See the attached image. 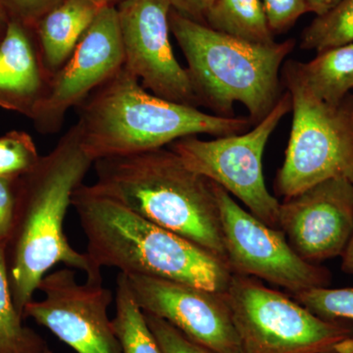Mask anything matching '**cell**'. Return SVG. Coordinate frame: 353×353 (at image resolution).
<instances>
[{
    "instance_id": "obj_16",
    "label": "cell",
    "mask_w": 353,
    "mask_h": 353,
    "mask_svg": "<svg viewBox=\"0 0 353 353\" xmlns=\"http://www.w3.org/2000/svg\"><path fill=\"white\" fill-rule=\"evenodd\" d=\"M101 8L88 0H63L34 26L43 65L51 76L68 61Z\"/></svg>"
},
{
    "instance_id": "obj_34",
    "label": "cell",
    "mask_w": 353,
    "mask_h": 353,
    "mask_svg": "<svg viewBox=\"0 0 353 353\" xmlns=\"http://www.w3.org/2000/svg\"><path fill=\"white\" fill-rule=\"evenodd\" d=\"M352 117H353V106H352Z\"/></svg>"
},
{
    "instance_id": "obj_11",
    "label": "cell",
    "mask_w": 353,
    "mask_h": 353,
    "mask_svg": "<svg viewBox=\"0 0 353 353\" xmlns=\"http://www.w3.org/2000/svg\"><path fill=\"white\" fill-rule=\"evenodd\" d=\"M124 66L116 6H103L68 61L51 78L50 88L30 119L43 134H57L72 108H78L95 90Z\"/></svg>"
},
{
    "instance_id": "obj_5",
    "label": "cell",
    "mask_w": 353,
    "mask_h": 353,
    "mask_svg": "<svg viewBox=\"0 0 353 353\" xmlns=\"http://www.w3.org/2000/svg\"><path fill=\"white\" fill-rule=\"evenodd\" d=\"M169 24L187 60L199 105L229 116L234 104L241 103L250 113V122L266 117L281 97L279 73L294 48V41L250 43L174 10Z\"/></svg>"
},
{
    "instance_id": "obj_28",
    "label": "cell",
    "mask_w": 353,
    "mask_h": 353,
    "mask_svg": "<svg viewBox=\"0 0 353 353\" xmlns=\"http://www.w3.org/2000/svg\"><path fill=\"white\" fill-rule=\"evenodd\" d=\"M172 10L196 22L205 23L214 0H168Z\"/></svg>"
},
{
    "instance_id": "obj_4",
    "label": "cell",
    "mask_w": 353,
    "mask_h": 353,
    "mask_svg": "<svg viewBox=\"0 0 353 353\" xmlns=\"http://www.w3.org/2000/svg\"><path fill=\"white\" fill-rule=\"evenodd\" d=\"M79 108L81 145L92 161L150 152L199 134L245 132L250 120L212 115L152 94L124 66Z\"/></svg>"
},
{
    "instance_id": "obj_26",
    "label": "cell",
    "mask_w": 353,
    "mask_h": 353,
    "mask_svg": "<svg viewBox=\"0 0 353 353\" xmlns=\"http://www.w3.org/2000/svg\"><path fill=\"white\" fill-rule=\"evenodd\" d=\"M63 0H0V9L9 21L34 28L39 20Z\"/></svg>"
},
{
    "instance_id": "obj_8",
    "label": "cell",
    "mask_w": 353,
    "mask_h": 353,
    "mask_svg": "<svg viewBox=\"0 0 353 353\" xmlns=\"http://www.w3.org/2000/svg\"><path fill=\"white\" fill-rule=\"evenodd\" d=\"M290 110L292 99L287 92L252 131L212 141L185 137L169 148L190 170L240 199L262 222L280 229L281 203L265 185L262 158L272 132Z\"/></svg>"
},
{
    "instance_id": "obj_21",
    "label": "cell",
    "mask_w": 353,
    "mask_h": 353,
    "mask_svg": "<svg viewBox=\"0 0 353 353\" xmlns=\"http://www.w3.org/2000/svg\"><path fill=\"white\" fill-rule=\"evenodd\" d=\"M353 43V0H341L304 30L303 50L319 51Z\"/></svg>"
},
{
    "instance_id": "obj_15",
    "label": "cell",
    "mask_w": 353,
    "mask_h": 353,
    "mask_svg": "<svg viewBox=\"0 0 353 353\" xmlns=\"http://www.w3.org/2000/svg\"><path fill=\"white\" fill-rule=\"evenodd\" d=\"M34 28L9 21L0 41V108L30 118L50 88Z\"/></svg>"
},
{
    "instance_id": "obj_19",
    "label": "cell",
    "mask_w": 353,
    "mask_h": 353,
    "mask_svg": "<svg viewBox=\"0 0 353 353\" xmlns=\"http://www.w3.org/2000/svg\"><path fill=\"white\" fill-rule=\"evenodd\" d=\"M41 334L24 324L14 304L7 268L6 245H0V353H46Z\"/></svg>"
},
{
    "instance_id": "obj_13",
    "label": "cell",
    "mask_w": 353,
    "mask_h": 353,
    "mask_svg": "<svg viewBox=\"0 0 353 353\" xmlns=\"http://www.w3.org/2000/svg\"><path fill=\"white\" fill-rule=\"evenodd\" d=\"M127 276V275H126ZM139 307L217 353H243L223 294L165 279L127 276Z\"/></svg>"
},
{
    "instance_id": "obj_22",
    "label": "cell",
    "mask_w": 353,
    "mask_h": 353,
    "mask_svg": "<svg viewBox=\"0 0 353 353\" xmlns=\"http://www.w3.org/2000/svg\"><path fill=\"white\" fill-rule=\"evenodd\" d=\"M294 299L322 319L353 323V288H314L294 294Z\"/></svg>"
},
{
    "instance_id": "obj_27",
    "label": "cell",
    "mask_w": 353,
    "mask_h": 353,
    "mask_svg": "<svg viewBox=\"0 0 353 353\" xmlns=\"http://www.w3.org/2000/svg\"><path fill=\"white\" fill-rule=\"evenodd\" d=\"M18 178L0 176V245H6L12 229Z\"/></svg>"
},
{
    "instance_id": "obj_24",
    "label": "cell",
    "mask_w": 353,
    "mask_h": 353,
    "mask_svg": "<svg viewBox=\"0 0 353 353\" xmlns=\"http://www.w3.org/2000/svg\"><path fill=\"white\" fill-rule=\"evenodd\" d=\"M145 316L148 328L162 353H217L190 340L168 322L145 313Z\"/></svg>"
},
{
    "instance_id": "obj_17",
    "label": "cell",
    "mask_w": 353,
    "mask_h": 353,
    "mask_svg": "<svg viewBox=\"0 0 353 353\" xmlns=\"http://www.w3.org/2000/svg\"><path fill=\"white\" fill-rule=\"evenodd\" d=\"M306 87L320 101L339 106L353 90V43L319 51L308 63L297 62Z\"/></svg>"
},
{
    "instance_id": "obj_20",
    "label": "cell",
    "mask_w": 353,
    "mask_h": 353,
    "mask_svg": "<svg viewBox=\"0 0 353 353\" xmlns=\"http://www.w3.org/2000/svg\"><path fill=\"white\" fill-rule=\"evenodd\" d=\"M123 353H162L128 283L119 273L116 280L115 315L112 319Z\"/></svg>"
},
{
    "instance_id": "obj_10",
    "label": "cell",
    "mask_w": 353,
    "mask_h": 353,
    "mask_svg": "<svg viewBox=\"0 0 353 353\" xmlns=\"http://www.w3.org/2000/svg\"><path fill=\"white\" fill-rule=\"evenodd\" d=\"M38 290L41 301H30L23 317L50 330L77 353H123L119 339L109 319L112 292L103 281L77 282L74 269L46 274Z\"/></svg>"
},
{
    "instance_id": "obj_30",
    "label": "cell",
    "mask_w": 353,
    "mask_h": 353,
    "mask_svg": "<svg viewBox=\"0 0 353 353\" xmlns=\"http://www.w3.org/2000/svg\"><path fill=\"white\" fill-rule=\"evenodd\" d=\"M341 269L347 274L353 276V236L345 252L341 254Z\"/></svg>"
},
{
    "instance_id": "obj_33",
    "label": "cell",
    "mask_w": 353,
    "mask_h": 353,
    "mask_svg": "<svg viewBox=\"0 0 353 353\" xmlns=\"http://www.w3.org/2000/svg\"><path fill=\"white\" fill-rule=\"evenodd\" d=\"M46 353H53V352H52V350H48V352H46Z\"/></svg>"
},
{
    "instance_id": "obj_23",
    "label": "cell",
    "mask_w": 353,
    "mask_h": 353,
    "mask_svg": "<svg viewBox=\"0 0 353 353\" xmlns=\"http://www.w3.org/2000/svg\"><path fill=\"white\" fill-rule=\"evenodd\" d=\"M41 155L31 134L10 131L0 137V176L18 178L32 170Z\"/></svg>"
},
{
    "instance_id": "obj_32",
    "label": "cell",
    "mask_w": 353,
    "mask_h": 353,
    "mask_svg": "<svg viewBox=\"0 0 353 353\" xmlns=\"http://www.w3.org/2000/svg\"><path fill=\"white\" fill-rule=\"evenodd\" d=\"M88 1L92 2V3L97 4V6H117L122 0H88Z\"/></svg>"
},
{
    "instance_id": "obj_35",
    "label": "cell",
    "mask_w": 353,
    "mask_h": 353,
    "mask_svg": "<svg viewBox=\"0 0 353 353\" xmlns=\"http://www.w3.org/2000/svg\"><path fill=\"white\" fill-rule=\"evenodd\" d=\"M352 185H353V183H352Z\"/></svg>"
},
{
    "instance_id": "obj_1",
    "label": "cell",
    "mask_w": 353,
    "mask_h": 353,
    "mask_svg": "<svg viewBox=\"0 0 353 353\" xmlns=\"http://www.w3.org/2000/svg\"><path fill=\"white\" fill-rule=\"evenodd\" d=\"M92 165L74 125L48 154L18 179L6 253L11 294L22 317L39 283L55 265L83 271L87 280L103 281L102 271L95 268L87 253L72 248L64 233L72 196Z\"/></svg>"
},
{
    "instance_id": "obj_18",
    "label": "cell",
    "mask_w": 353,
    "mask_h": 353,
    "mask_svg": "<svg viewBox=\"0 0 353 353\" xmlns=\"http://www.w3.org/2000/svg\"><path fill=\"white\" fill-rule=\"evenodd\" d=\"M204 24L250 43H275L261 0H214Z\"/></svg>"
},
{
    "instance_id": "obj_7",
    "label": "cell",
    "mask_w": 353,
    "mask_h": 353,
    "mask_svg": "<svg viewBox=\"0 0 353 353\" xmlns=\"http://www.w3.org/2000/svg\"><path fill=\"white\" fill-rule=\"evenodd\" d=\"M284 81L292 99V125L276 188L285 199L334 178L353 183V102L332 106L306 87L297 62L288 61Z\"/></svg>"
},
{
    "instance_id": "obj_31",
    "label": "cell",
    "mask_w": 353,
    "mask_h": 353,
    "mask_svg": "<svg viewBox=\"0 0 353 353\" xmlns=\"http://www.w3.org/2000/svg\"><path fill=\"white\" fill-rule=\"evenodd\" d=\"M8 18L6 17V14L2 12L1 9H0V41H2L4 34H6L7 26H8Z\"/></svg>"
},
{
    "instance_id": "obj_12",
    "label": "cell",
    "mask_w": 353,
    "mask_h": 353,
    "mask_svg": "<svg viewBox=\"0 0 353 353\" xmlns=\"http://www.w3.org/2000/svg\"><path fill=\"white\" fill-rule=\"evenodd\" d=\"M116 8L125 68L152 94L197 108L187 69L172 48L168 0H122Z\"/></svg>"
},
{
    "instance_id": "obj_3",
    "label": "cell",
    "mask_w": 353,
    "mask_h": 353,
    "mask_svg": "<svg viewBox=\"0 0 353 353\" xmlns=\"http://www.w3.org/2000/svg\"><path fill=\"white\" fill-rule=\"evenodd\" d=\"M94 166L90 187L97 194L227 262L215 183L170 148L103 158Z\"/></svg>"
},
{
    "instance_id": "obj_14",
    "label": "cell",
    "mask_w": 353,
    "mask_h": 353,
    "mask_svg": "<svg viewBox=\"0 0 353 353\" xmlns=\"http://www.w3.org/2000/svg\"><path fill=\"white\" fill-rule=\"evenodd\" d=\"M280 230L294 252L312 264L341 256L353 236V185L334 178L285 199Z\"/></svg>"
},
{
    "instance_id": "obj_25",
    "label": "cell",
    "mask_w": 353,
    "mask_h": 353,
    "mask_svg": "<svg viewBox=\"0 0 353 353\" xmlns=\"http://www.w3.org/2000/svg\"><path fill=\"white\" fill-rule=\"evenodd\" d=\"M269 28L274 34L290 29L303 14L309 12L306 0H261Z\"/></svg>"
},
{
    "instance_id": "obj_6",
    "label": "cell",
    "mask_w": 353,
    "mask_h": 353,
    "mask_svg": "<svg viewBox=\"0 0 353 353\" xmlns=\"http://www.w3.org/2000/svg\"><path fill=\"white\" fill-rule=\"evenodd\" d=\"M226 299L243 353H353V323L328 321L296 299L233 273Z\"/></svg>"
},
{
    "instance_id": "obj_9",
    "label": "cell",
    "mask_w": 353,
    "mask_h": 353,
    "mask_svg": "<svg viewBox=\"0 0 353 353\" xmlns=\"http://www.w3.org/2000/svg\"><path fill=\"white\" fill-rule=\"evenodd\" d=\"M215 192L227 262L233 273L262 279L294 294L328 287L331 272L301 259L282 230L269 226L241 208L217 183Z\"/></svg>"
},
{
    "instance_id": "obj_29",
    "label": "cell",
    "mask_w": 353,
    "mask_h": 353,
    "mask_svg": "<svg viewBox=\"0 0 353 353\" xmlns=\"http://www.w3.org/2000/svg\"><path fill=\"white\" fill-rule=\"evenodd\" d=\"M341 0H306L309 12L316 14V16H321L334 8Z\"/></svg>"
},
{
    "instance_id": "obj_2",
    "label": "cell",
    "mask_w": 353,
    "mask_h": 353,
    "mask_svg": "<svg viewBox=\"0 0 353 353\" xmlns=\"http://www.w3.org/2000/svg\"><path fill=\"white\" fill-rule=\"evenodd\" d=\"M71 206L97 270L116 268L127 276L165 279L219 294L229 287L233 272L224 260L97 194L90 185L77 188Z\"/></svg>"
}]
</instances>
